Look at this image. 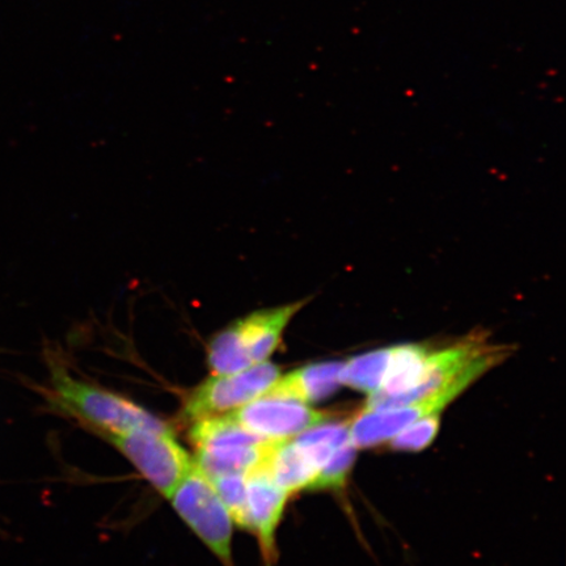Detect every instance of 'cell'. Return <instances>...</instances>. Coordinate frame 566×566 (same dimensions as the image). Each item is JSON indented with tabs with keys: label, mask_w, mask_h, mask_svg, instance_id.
<instances>
[{
	"label": "cell",
	"mask_w": 566,
	"mask_h": 566,
	"mask_svg": "<svg viewBox=\"0 0 566 566\" xmlns=\"http://www.w3.org/2000/svg\"><path fill=\"white\" fill-rule=\"evenodd\" d=\"M54 401L66 413L102 436L137 429H169L159 417L108 389L71 377L65 367L52 365Z\"/></svg>",
	"instance_id": "obj_2"
},
{
	"label": "cell",
	"mask_w": 566,
	"mask_h": 566,
	"mask_svg": "<svg viewBox=\"0 0 566 566\" xmlns=\"http://www.w3.org/2000/svg\"><path fill=\"white\" fill-rule=\"evenodd\" d=\"M189 437L196 449L195 463L208 478L228 472L247 475L264 462L272 444L244 429L231 415L192 422Z\"/></svg>",
	"instance_id": "obj_3"
},
{
	"label": "cell",
	"mask_w": 566,
	"mask_h": 566,
	"mask_svg": "<svg viewBox=\"0 0 566 566\" xmlns=\"http://www.w3.org/2000/svg\"><path fill=\"white\" fill-rule=\"evenodd\" d=\"M388 356L389 348H385L352 358L343 365L339 380L343 385L373 394L384 381Z\"/></svg>",
	"instance_id": "obj_12"
},
{
	"label": "cell",
	"mask_w": 566,
	"mask_h": 566,
	"mask_svg": "<svg viewBox=\"0 0 566 566\" xmlns=\"http://www.w3.org/2000/svg\"><path fill=\"white\" fill-rule=\"evenodd\" d=\"M103 437L166 499L171 497L195 464L171 429H137Z\"/></svg>",
	"instance_id": "obj_4"
},
{
	"label": "cell",
	"mask_w": 566,
	"mask_h": 566,
	"mask_svg": "<svg viewBox=\"0 0 566 566\" xmlns=\"http://www.w3.org/2000/svg\"><path fill=\"white\" fill-rule=\"evenodd\" d=\"M260 469L290 494L310 490L318 470L292 440L272 442Z\"/></svg>",
	"instance_id": "obj_11"
},
{
	"label": "cell",
	"mask_w": 566,
	"mask_h": 566,
	"mask_svg": "<svg viewBox=\"0 0 566 566\" xmlns=\"http://www.w3.org/2000/svg\"><path fill=\"white\" fill-rule=\"evenodd\" d=\"M478 377L469 375L448 387L438 389L427 398L410 402V405L381 409L365 410L350 424V441L356 448L371 446L392 440L400 431L431 415H441L442 410L458 398Z\"/></svg>",
	"instance_id": "obj_7"
},
{
	"label": "cell",
	"mask_w": 566,
	"mask_h": 566,
	"mask_svg": "<svg viewBox=\"0 0 566 566\" xmlns=\"http://www.w3.org/2000/svg\"><path fill=\"white\" fill-rule=\"evenodd\" d=\"M280 377V367L269 360L238 373L211 374L188 394L182 402L181 417L195 422L235 412L265 395Z\"/></svg>",
	"instance_id": "obj_6"
},
{
	"label": "cell",
	"mask_w": 566,
	"mask_h": 566,
	"mask_svg": "<svg viewBox=\"0 0 566 566\" xmlns=\"http://www.w3.org/2000/svg\"><path fill=\"white\" fill-rule=\"evenodd\" d=\"M219 499L222 500L233 523L247 528V475L245 473L228 472L209 476Z\"/></svg>",
	"instance_id": "obj_13"
},
{
	"label": "cell",
	"mask_w": 566,
	"mask_h": 566,
	"mask_svg": "<svg viewBox=\"0 0 566 566\" xmlns=\"http://www.w3.org/2000/svg\"><path fill=\"white\" fill-rule=\"evenodd\" d=\"M342 363H322L301 367L280 377L266 395L298 400L307 405L328 398L342 385Z\"/></svg>",
	"instance_id": "obj_10"
},
{
	"label": "cell",
	"mask_w": 566,
	"mask_h": 566,
	"mask_svg": "<svg viewBox=\"0 0 566 566\" xmlns=\"http://www.w3.org/2000/svg\"><path fill=\"white\" fill-rule=\"evenodd\" d=\"M168 500L218 560L224 566H233V521L214 486L196 463Z\"/></svg>",
	"instance_id": "obj_5"
},
{
	"label": "cell",
	"mask_w": 566,
	"mask_h": 566,
	"mask_svg": "<svg viewBox=\"0 0 566 566\" xmlns=\"http://www.w3.org/2000/svg\"><path fill=\"white\" fill-rule=\"evenodd\" d=\"M306 303L303 300L253 311L219 329L207 348L211 374H232L268 363L280 348L287 325Z\"/></svg>",
	"instance_id": "obj_1"
},
{
	"label": "cell",
	"mask_w": 566,
	"mask_h": 566,
	"mask_svg": "<svg viewBox=\"0 0 566 566\" xmlns=\"http://www.w3.org/2000/svg\"><path fill=\"white\" fill-rule=\"evenodd\" d=\"M440 430V415H431L408 424L392 438V446L401 451H421L434 441Z\"/></svg>",
	"instance_id": "obj_15"
},
{
	"label": "cell",
	"mask_w": 566,
	"mask_h": 566,
	"mask_svg": "<svg viewBox=\"0 0 566 566\" xmlns=\"http://www.w3.org/2000/svg\"><path fill=\"white\" fill-rule=\"evenodd\" d=\"M357 448L350 442L345 443L342 448L335 450L328 462L318 471L317 476L311 484L310 490H338L346 483L354 460H356Z\"/></svg>",
	"instance_id": "obj_14"
},
{
	"label": "cell",
	"mask_w": 566,
	"mask_h": 566,
	"mask_svg": "<svg viewBox=\"0 0 566 566\" xmlns=\"http://www.w3.org/2000/svg\"><path fill=\"white\" fill-rule=\"evenodd\" d=\"M290 493L275 484L268 473L256 467L247 473V530L258 536L264 562L274 565L275 531L282 520Z\"/></svg>",
	"instance_id": "obj_9"
},
{
	"label": "cell",
	"mask_w": 566,
	"mask_h": 566,
	"mask_svg": "<svg viewBox=\"0 0 566 566\" xmlns=\"http://www.w3.org/2000/svg\"><path fill=\"white\" fill-rule=\"evenodd\" d=\"M230 415L251 433L272 442L292 440L329 419L304 402L266 394Z\"/></svg>",
	"instance_id": "obj_8"
}]
</instances>
